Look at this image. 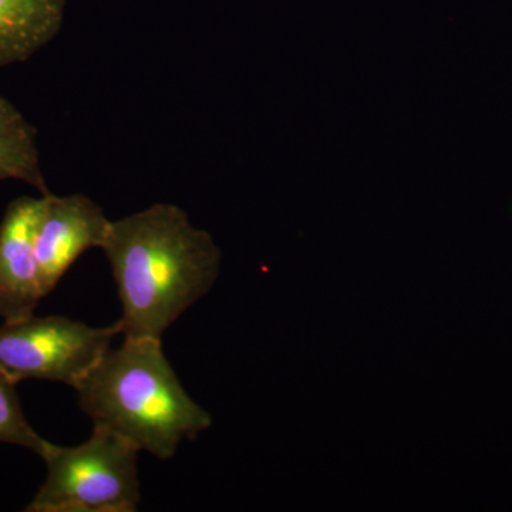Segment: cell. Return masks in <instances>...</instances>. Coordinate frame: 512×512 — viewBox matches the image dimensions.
<instances>
[{
  "instance_id": "cell-1",
  "label": "cell",
  "mask_w": 512,
  "mask_h": 512,
  "mask_svg": "<svg viewBox=\"0 0 512 512\" xmlns=\"http://www.w3.org/2000/svg\"><path fill=\"white\" fill-rule=\"evenodd\" d=\"M101 249L119 289L123 312L117 325L124 339H163L220 275L214 239L173 204L111 221Z\"/></svg>"
},
{
  "instance_id": "cell-2",
  "label": "cell",
  "mask_w": 512,
  "mask_h": 512,
  "mask_svg": "<svg viewBox=\"0 0 512 512\" xmlns=\"http://www.w3.org/2000/svg\"><path fill=\"white\" fill-rule=\"evenodd\" d=\"M74 389L94 426L160 460L173 458L184 440L197 439L212 423L211 414L185 392L161 339H124Z\"/></svg>"
},
{
  "instance_id": "cell-3",
  "label": "cell",
  "mask_w": 512,
  "mask_h": 512,
  "mask_svg": "<svg viewBox=\"0 0 512 512\" xmlns=\"http://www.w3.org/2000/svg\"><path fill=\"white\" fill-rule=\"evenodd\" d=\"M140 450L119 434L94 426L76 447L49 443L47 476L29 512H134L140 504Z\"/></svg>"
},
{
  "instance_id": "cell-4",
  "label": "cell",
  "mask_w": 512,
  "mask_h": 512,
  "mask_svg": "<svg viewBox=\"0 0 512 512\" xmlns=\"http://www.w3.org/2000/svg\"><path fill=\"white\" fill-rule=\"evenodd\" d=\"M120 335L117 322L93 328L64 316L9 320L0 328V372L10 382L49 380L77 386Z\"/></svg>"
},
{
  "instance_id": "cell-5",
  "label": "cell",
  "mask_w": 512,
  "mask_h": 512,
  "mask_svg": "<svg viewBox=\"0 0 512 512\" xmlns=\"http://www.w3.org/2000/svg\"><path fill=\"white\" fill-rule=\"evenodd\" d=\"M110 224L104 211L86 195H43L35 252L45 296L56 288L84 252L103 247Z\"/></svg>"
},
{
  "instance_id": "cell-6",
  "label": "cell",
  "mask_w": 512,
  "mask_h": 512,
  "mask_svg": "<svg viewBox=\"0 0 512 512\" xmlns=\"http://www.w3.org/2000/svg\"><path fill=\"white\" fill-rule=\"evenodd\" d=\"M42 208L43 195L20 197L10 202L0 222V318L5 322L33 315L45 298L35 252Z\"/></svg>"
},
{
  "instance_id": "cell-7",
  "label": "cell",
  "mask_w": 512,
  "mask_h": 512,
  "mask_svg": "<svg viewBox=\"0 0 512 512\" xmlns=\"http://www.w3.org/2000/svg\"><path fill=\"white\" fill-rule=\"evenodd\" d=\"M66 0H0V67L25 62L62 28Z\"/></svg>"
},
{
  "instance_id": "cell-8",
  "label": "cell",
  "mask_w": 512,
  "mask_h": 512,
  "mask_svg": "<svg viewBox=\"0 0 512 512\" xmlns=\"http://www.w3.org/2000/svg\"><path fill=\"white\" fill-rule=\"evenodd\" d=\"M19 180L50 194L40 170L36 130L8 99L0 94V181Z\"/></svg>"
},
{
  "instance_id": "cell-9",
  "label": "cell",
  "mask_w": 512,
  "mask_h": 512,
  "mask_svg": "<svg viewBox=\"0 0 512 512\" xmlns=\"http://www.w3.org/2000/svg\"><path fill=\"white\" fill-rule=\"evenodd\" d=\"M15 386L0 372V443L29 448L42 457L50 441L40 437L26 420Z\"/></svg>"
}]
</instances>
